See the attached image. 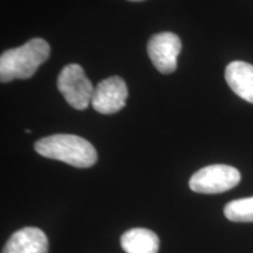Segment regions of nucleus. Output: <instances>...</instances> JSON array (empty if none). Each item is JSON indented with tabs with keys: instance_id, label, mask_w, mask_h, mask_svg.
<instances>
[{
	"instance_id": "nucleus-1",
	"label": "nucleus",
	"mask_w": 253,
	"mask_h": 253,
	"mask_svg": "<svg viewBox=\"0 0 253 253\" xmlns=\"http://www.w3.org/2000/svg\"><path fill=\"white\" fill-rule=\"evenodd\" d=\"M34 149L41 156L61 161L75 168H90L97 161V153L93 144L77 135L47 136L36 142Z\"/></svg>"
},
{
	"instance_id": "nucleus-2",
	"label": "nucleus",
	"mask_w": 253,
	"mask_h": 253,
	"mask_svg": "<svg viewBox=\"0 0 253 253\" xmlns=\"http://www.w3.org/2000/svg\"><path fill=\"white\" fill-rule=\"evenodd\" d=\"M49 54L48 42L41 38H34L23 46L5 50L0 56V80L9 82L17 79H30Z\"/></svg>"
},
{
	"instance_id": "nucleus-3",
	"label": "nucleus",
	"mask_w": 253,
	"mask_h": 253,
	"mask_svg": "<svg viewBox=\"0 0 253 253\" xmlns=\"http://www.w3.org/2000/svg\"><path fill=\"white\" fill-rule=\"evenodd\" d=\"M58 88L74 109L84 110L91 104L95 88L78 63H69L63 67L58 78Z\"/></svg>"
},
{
	"instance_id": "nucleus-4",
	"label": "nucleus",
	"mask_w": 253,
	"mask_h": 253,
	"mask_svg": "<svg viewBox=\"0 0 253 253\" xmlns=\"http://www.w3.org/2000/svg\"><path fill=\"white\" fill-rule=\"evenodd\" d=\"M242 176L236 168L225 164H213L202 168L190 178L189 186L197 194L213 195L229 191L239 184Z\"/></svg>"
},
{
	"instance_id": "nucleus-5",
	"label": "nucleus",
	"mask_w": 253,
	"mask_h": 253,
	"mask_svg": "<svg viewBox=\"0 0 253 253\" xmlns=\"http://www.w3.org/2000/svg\"><path fill=\"white\" fill-rule=\"evenodd\" d=\"M148 55L155 68L162 74H170L177 68V58L182 49L181 39L171 32H162L150 38Z\"/></svg>"
},
{
	"instance_id": "nucleus-6",
	"label": "nucleus",
	"mask_w": 253,
	"mask_h": 253,
	"mask_svg": "<svg viewBox=\"0 0 253 253\" xmlns=\"http://www.w3.org/2000/svg\"><path fill=\"white\" fill-rule=\"evenodd\" d=\"M128 88L120 77L104 79L94 89L91 106L101 114H114L126 106Z\"/></svg>"
},
{
	"instance_id": "nucleus-7",
	"label": "nucleus",
	"mask_w": 253,
	"mask_h": 253,
	"mask_svg": "<svg viewBox=\"0 0 253 253\" xmlns=\"http://www.w3.org/2000/svg\"><path fill=\"white\" fill-rule=\"evenodd\" d=\"M48 239L38 227H24L9 237L2 253H47Z\"/></svg>"
},
{
	"instance_id": "nucleus-8",
	"label": "nucleus",
	"mask_w": 253,
	"mask_h": 253,
	"mask_svg": "<svg viewBox=\"0 0 253 253\" xmlns=\"http://www.w3.org/2000/svg\"><path fill=\"white\" fill-rule=\"evenodd\" d=\"M229 87L243 100L253 103V66L244 61H233L225 68Z\"/></svg>"
},
{
	"instance_id": "nucleus-9",
	"label": "nucleus",
	"mask_w": 253,
	"mask_h": 253,
	"mask_svg": "<svg viewBox=\"0 0 253 253\" xmlns=\"http://www.w3.org/2000/svg\"><path fill=\"white\" fill-rule=\"evenodd\" d=\"M121 246L126 253H157L160 239L153 231L137 227L123 233Z\"/></svg>"
},
{
	"instance_id": "nucleus-10",
	"label": "nucleus",
	"mask_w": 253,
	"mask_h": 253,
	"mask_svg": "<svg viewBox=\"0 0 253 253\" xmlns=\"http://www.w3.org/2000/svg\"><path fill=\"white\" fill-rule=\"evenodd\" d=\"M224 214L236 223H253V197L230 202L224 208Z\"/></svg>"
},
{
	"instance_id": "nucleus-11",
	"label": "nucleus",
	"mask_w": 253,
	"mask_h": 253,
	"mask_svg": "<svg viewBox=\"0 0 253 253\" xmlns=\"http://www.w3.org/2000/svg\"><path fill=\"white\" fill-rule=\"evenodd\" d=\"M128 1H136V2H138V1H144V0H128Z\"/></svg>"
}]
</instances>
